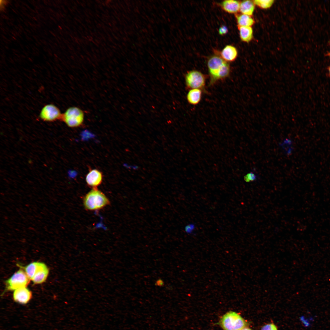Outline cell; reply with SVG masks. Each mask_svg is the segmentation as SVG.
Returning a JSON list of instances; mask_svg holds the SVG:
<instances>
[{
  "label": "cell",
  "mask_w": 330,
  "mask_h": 330,
  "mask_svg": "<svg viewBox=\"0 0 330 330\" xmlns=\"http://www.w3.org/2000/svg\"><path fill=\"white\" fill-rule=\"evenodd\" d=\"M207 66L210 76V85L228 77L230 74L229 64L221 57L215 56L208 60Z\"/></svg>",
  "instance_id": "6da1fadb"
},
{
  "label": "cell",
  "mask_w": 330,
  "mask_h": 330,
  "mask_svg": "<svg viewBox=\"0 0 330 330\" xmlns=\"http://www.w3.org/2000/svg\"><path fill=\"white\" fill-rule=\"evenodd\" d=\"M105 195L97 188H93L85 196L83 205L86 210L94 211L102 209L110 204Z\"/></svg>",
  "instance_id": "7a4b0ae2"
},
{
  "label": "cell",
  "mask_w": 330,
  "mask_h": 330,
  "mask_svg": "<svg viewBox=\"0 0 330 330\" xmlns=\"http://www.w3.org/2000/svg\"><path fill=\"white\" fill-rule=\"evenodd\" d=\"M219 323L224 330H240L247 325V322L240 315L232 311L224 314Z\"/></svg>",
  "instance_id": "3957f363"
},
{
  "label": "cell",
  "mask_w": 330,
  "mask_h": 330,
  "mask_svg": "<svg viewBox=\"0 0 330 330\" xmlns=\"http://www.w3.org/2000/svg\"><path fill=\"white\" fill-rule=\"evenodd\" d=\"M84 120V114L79 108L71 107L62 113L61 120L69 127L76 128L81 126Z\"/></svg>",
  "instance_id": "277c9868"
},
{
  "label": "cell",
  "mask_w": 330,
  "mask_h": 330,
  "mask_svg": "<svg viewBox=\"0 0 330 330\" xmlns=\"http://www.w3.org/2000/svg\"><path fill=\"white\" fill-rule=\"evenodd\" d=\"M30 280L24 270L20 269L6 281V289L14 291L20 288L27 287Z\"/></svg>",
  "instance_id": "5b68a950"
},
{
  "label": "cell",
  "mask_w": 330,
  "mask_h": 330,
  "mask_svg": "<svg viewBox=\"0 0 330 330\" xmlns=\"http://www.w3.org/2000/svg\"><path fill=\"white\" fill-rule=\"evenodd\" d=\"M186 86L190 89H204L206 83V77L201 72L196 70L187 72L185 76Z\"/></svg>",
  "instance_id": "8992f818"
},
{
  "label": "cell",
  "mask_w": 330,
  "mask_h": 330,
  "mask_svg": "<svg viewBox=\"0 0 330 330\" xmlns=\"http://www.w3.org/2000/svg\"><path fill=\"white\" fill-rule=\"evenodd\" d=\"M62 115V113L57 107L53 104H48L42 108L39 116L44 121L53 122L61 120Z\"/></svg>",
  "instance_id": "52a82bcc"
},
{
  "label": "cell",
  "mask_w": 330,
  "mask_h": 330,
  "mask_svg": "<svg viewBox=\"0 0 330 330\" xmlns=\"http://www.w3.org/2000/svg\"><path fill=\"white\" fill-rule=\"evenodd\" d=\"M32 296L31 292L27 287H23L14 291L13 297L16 302L25 305L29 302Z\"/></svg>",
  "instance_id": "ba28073f"
},
{
  "label": "cell",
  "mask_w": 330,
  "mask_h": 330,
  "mask_svg": "<svg viewBox=\"0 0 330 330\" xmlns=\"http://www.w3.org/2000/svg\"><path fill=\"white\" fill-rule=\"evenodd\" d=\"M102 172L97 169H91L86 176V181L87 185L93 188H97L102 182Z\"/></svg>",
  "instance_id": "9c48e42d"
},
{
  "label": "cell",
  "mask_w": 330,
  "mask_h": 330,
  "mask_svg": "<svg viewBox=\"0 0 330 330\" xmlns=\"http://www.w3.org/2000/svg\"><path fill=\"white\" fill-rule=\"evenodd\" d=\"M49 270L46 265L41 262V264L31 280L35 284H40L45 282L48 275Z\"/></svg>",
  "instance_id": "30bf717a"
},
{
  "label": "cell",
  "mask_w": 330,
  "mask_h": 330,
  "mask_svg": "<svg viewBox=\"0 0 330 330\" xmlns=\"http://www.w3.org/2000/svg\"><path fill=\"white\" fill-rule=\"evenodd\" d=\"M221 57L226 62L234 61L237 56V51L236 48L231 45L226 46L221 53Z\"/></svg>",
  "instance_id": "8fae6325"
},
{
  "label": "cell",
  "mask_w": 330,
  "mask_h": 330,
  "mask_svg": "<svg viewBox=\"0 0 330 330\" xmlns=\"http://www.w3.org/2000/svg\"><path fill=\"white\" fill-rule=\"evenodd\" d=\"M240 2L234 0L223 1L221 4L222 9L230 13H236L240 11Z\"/></svg>",
  "instance_id": "7c38bea8"
},
{
  "label": "cell",
  "mask_w": 330,
  "mask_h": 330,
  "mask_svg": "<svg viewBox=\"0 0 330 330\" xmlns=\"http://www.w3.org/2000/svg\"><path fill=\"white\" fill-rule=\"evenodd\" d=\"M202 95L201 90L198 89H190L187 95V100L191 105H197L201 100Z\"/></svg>",
  "instance_id": "4fadbf2b"
},
{
  "label": "cell",
  "mask_w": 330,
  "mask_h": 330,
  "mask_svg": "<svg viewBox=\"0 0 330 330\" xmlns=\"http://www.w3.org/2000/svg\"><path fill=\"white\" fill-rule=\"evenodd\" d=\"M237 26L241 40L246 42L251 41L253 37V31L251 27Z\"/></svg>",
  "instance_id": "5bb4252c"
},
{
  "label": "cell",
  "mask_w": 330,
  "mask_h": 330,
  "mask_svg": "<svg viewBox=\"0 0 330 330\" xmlns=\"http://www.w3.org/2000/svg\"><path fill=\"white\" fill-rule=\"evenodd\" d=\"M237 26L251 27L255 23V21L251 16L243 14H237L235 15Z\"/></svg>",
  "instance_id": "9a60e30c"
},
{
  "label": "cell",
  "mask_w": 330,
  "mask_h": 330,
  "mask_svg": "<svg viewBox=\"0 0 330 330\" xmlns=\"http://www.w3.org/2000/svg\"><path fill=\"white\" fill-rule=\"evenodd\" d=\"M255 5L252 1H243L240 2L239 11L242 14L251 16L255 10Z\"/></svg>",
  "instance_id": "2e32d148"
},
{
  "label": "cell",
  "mask_w": 330,
  "mask_h": 330,
  "mask_svg": "<svg viewBox=\"0 0 330 330\" xmlns=\"http://www.w3.org/2000/svg\"><path fill=\"white\" fill-rule=\"evenodd\" d=\"M41 262H32L23 268V270L30 279L31 280L38 269Z\"/></svg>",
  "instance_id": "e0dca14e"
},
{
  "label": "cell",
  "mask_w": 330,
  "mask_h": 330,
  "mask_svg": "<svg viewBox=\"0 0 330 330\" xmlns=\"http://www.w3.org/2000/svg\"><path fill=\"white\" fill-rule=\"evenodd\" d=\"M274 2V1L273 0H255L253 1L255 5L263 9H267L270 7Z\"/></svg>",
  "instance_id": "ac0fdd59"
},
{
  "label": "cell",
  "mask_w": 330,
  "mask_h": 330,
  "mask_svg": "<svg viewBox=\"0 0 330 330\" xmlns=\"http://www.w3.org/2000/svg\"><path fill=\"white\" fill-rule=\"evenodd\" d=\"M244 181L247 182L253 181L256 180L257 176L251 172L245 175L244 177Z\"/></svg>",
  "instance_id": "d6986e66"
},
{
  "label": "cell",
  "mask_w": 330,
  "mask_h": 330,
  "mask_svg": "<svg viewBox=\"0 0 330 330\" xmlns=\"http://www.w3.org/2000/svg\"><path fill=\"white\" fill-rule=\"evenodd\" d=\"M261 330H277L276 326L273 324H267L263 326Z\"/></svg>",
  "instance_id": "ffe728a7"
},
{
  "label": "cell",
  "mask_w": 330,
  "mask_h": 330,
  "mask_svg": "<svg viewBox=\"0 0 330 330\" xmlns=\"http://www.w3.org/2000/svg\"><path fill=\"white\" fill-rule=\"evenodd\" d=\"M228 30L227 28L224 25L220 26L218 30V33L219 35H225L228 33Z\"/></svg>",
  "instance_id": "44dd1931"
},
{
  "label": "cell",
  "mask_w": 330,
  "mask_h": 330,
  "mask_svg": "<svg viewBox=\"0 0 330 330\" xmlns=\"http://www.w3.org/2000/svg\"><path fill=\"white\" fill-rule=\"evenodd\" d=\"M194 227L193 225L190 224L188 225L185 228V231L188 233H190L193 230Z\"/></svg>",
  "instance_id": "7402d4cb"
},
{
  "label": "cell",
  "mask_w": 330,
  "mask_h": 330,
  "mask_svg": "<svg viewBox=\"0 0 330 330\" xmlns=\"http://www.w3.org/2000/svg\"><path fill=\"white\" fill-rule=\"evenodd\" d=\"M240 330H251L249 329V328H244L241 329Z\"/></svg>",
  "instance_id": "603a6c76"
},
{
  "label": "cell",
  "mask_w": 330,
  "mask_h": 330,
  "mask_svg": "<svg viewBox=\"0 0 330 330\" xmlns=\"http://www.w3.org/2000/svg\"><path fill=\"white\" fill-rule=\"evenodd\" d=\"M329 73H330V68H329Z\"/></svg>",
  "instance_id": "cb8c5ba5"
}]
</instances>
